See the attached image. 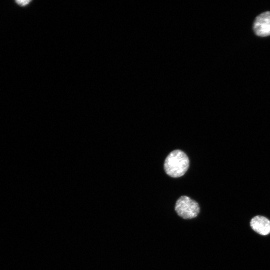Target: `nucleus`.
Returning <instances> with one entry per match:
<instances>
[{"mask_svg": "<svg viewBox=\"0 0 270 270\" xmlns=\"http://www.w3.org/2000/svg\"><path fill=\"white\" fill-rule=\"evenodd\" d=\"M190 166V160L187 155L180 150L170 152L166 159L164 170L169 176L177 178L183 176Z\"/></svg>", "mask_w": 270, "mask_h": 270, "instance_id": "1", "label": "nucleus"}, {"mask_svg": "<svg viewBox=\"0 0 270 270\" xmlns=\"http://www.w3.org/2000/svg\"><path fill=\"white\" fill-rule=\"evenodd\" d=\"M16 2L18 3V4L21 5L22 6H24L30 3V0H16Z\"/></svg>", "mask_w": 270, "mask_h": 270, "instance_id": "5", "label": "nucleus"}, {"mask_svg": "<svg viewBox=\"0 0 270 270\" xmlns=\"http://www.w3.org/2000/svg\"><path fill=\"white\" fill-rule=\"evenodd\" d=\"M250 226L258 234L262 236H267L270 234V220L266 218L256 216L250 221Z\"/></svg>", "mask_w": 270, "mask_h": 270, "instance_id": "4", "label": "nucleus"}, {"mask_svg": "<svg viewBox=\"0 0 270 270\" xmlns=\"http://www.w3.org/2000/svg\"><path fill=\"white\" fill-rule=\"evenodd\" d=\"M175 210L178 216L184 220L196 218L200 212V207L197 202L187 196H182L176 201Z\"/></svg>", "mask_w": 270, "mask_h": 270, "instance_id": "2", "label": "nucleus"}, {"mask_svg": "<svg viewBox=\"0 0 270 270\" xmlns=\"http://www.w3.org/2000/svg\"><path fill=\"white\" fill-rule=\"evenodd\" d=\"M255 34L260 36H270V12H267L259 15L254 24Z\"/></svg>", "mask_w": 270, "mask_h": 270, "instance_id": "3", "label": "nucleus"}]
</instances>
